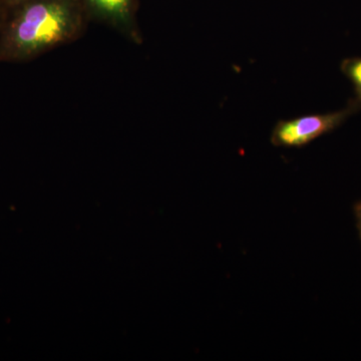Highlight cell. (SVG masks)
Returning a JSON list of instances; mask_svg holds the SVG:
<instances>
[{
	"instance_id": "1",
	"label": "cell",
	"mask_w": 361,
	"mask_h": 361,
	"mask_svg": "<svg viewBox=\"0 0 361 361\" xmlns=\"http://www.w3.org/2000/svg\"><path fill=\"white\" fill-rule=\"evenodd\" d=\"M75 16L66 0H32L14 18L6 37L7 51L25 58L68 39Z\"/></svg>"
},
{
	"instance_id": "2",
	"label": "cell",
	"mask_w": 361,
	"mask_h": 361,
	"mask_svg": "<svg viewBox=\"0 0 361 361\" xmlns=\"http://www.w3.org/2000/svg\"><path fill=\"white\" fill-rule=\"evenodd\" d=\"M360 110V106L351 99L343 110L322 115H308L280 121L271 135V142L275 147L301 148L318 137L332 132L345 122L348 116Z\"/></svg>"
},
{
	"instance_id": "3",
	"label": "cell",
	"mask_w": 361,
	"mask_h": 361,
	"mask_svg": "<svg viewBox=\"0 0 361 361\" xmlns=\"http://www.w3.org/2000/svg\"><path fill=\"white\" fill-rule=\"evenodd\" d=\"M99 13L116 21L126 23L130 20V0H89Z\"/></svg>"
},
{
	"instance_id": "4",
	"label": "cell",
	"mask_w": 361,
	"mask_h": 361,
	"mask_svg": "<svg viewBox=\"0 0 361 361\" xmlns=\"http://www.w3.org/2000/svg\"><path fill=\"white\" fill-rule=\"evenodd\" d=\"M341 71L353 82L355 92L353 101L361 109V58L344 59L341 63Z\"/></svg>"
},
{
	"instance_id": "5",
	"label": "cell",
	"mask_w": 361,
	"mask_h": 361,
	"mask_svg": "<svg viewBox=\"0 0 361 361\" xmlns=\"http://www.w3.org/2000/svg\"><path fill=\"white\" fill-rule=\"evenodd\" d=\"M353 213H355L356 228H357L361 241V201L356 202L355 206H353Z\"/></svg>"
}]
</instances>
